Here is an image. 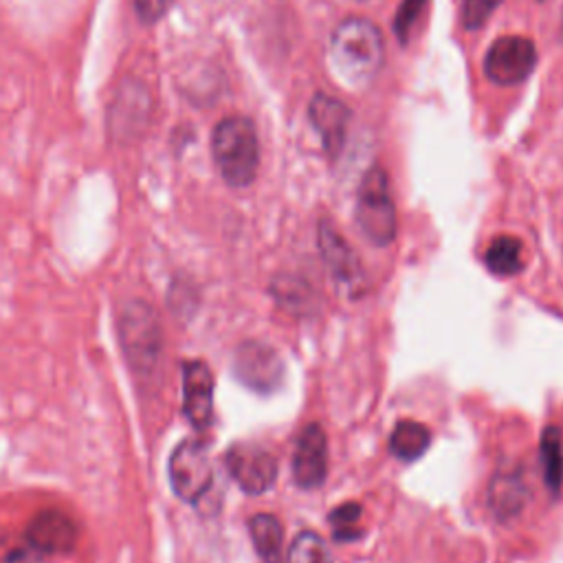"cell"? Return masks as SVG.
Instances as JSON below:
<instances>
[{"mask_svg":"<svg viewBox=\"0 0 563 563\" xmlns=\"http://www.w3.org/2000/svg\"><path fill=\"white\" fill-rule=\"evenodd\" d=\"M317 245L328 271L341 286H354L361 282V273H363L361 262L354 249L348 245V240L337 232V227L330 221L319 223Z\"/></svg>","mask_w":563,"mask_h":563,"instance_id":"13","label":"cell"},{"mask_svg":"<svg viewBox=\"0 0 563 563\" xmlns=\"http://www.w3.org/2000/svg\"><path fill=\"white\" fill-rule=\"evenodd\" d=\"M429 5V0H403L398 12L394 14V23H392V30H394V36L407 45L409 38H412V32L414 27L418 25V21L423 19L425 10Z\"/></svg>","mask_w":563,"mask_h":563,"instance_id":"21","label":"cell"},{"mask_svg":"<svg viewBox=\"0 0 563 563\" xmlns=\"http://www.w3.org/2000/svg\"><path fill=\"white\" fill-rule=\"evenodd\" d=\"M361 517V506L354 504V502H348V504H341L337 506L333 513H330V523L335 526V537L341 541V539H350L348 537V528L354 526Z\"/></svg>","mask_w":563,"mask_h":563,"instance_id":"23","label":"cell"},{"mask_svg":"<svg viewBox=\"0 0 563 563\" xmlns=\"http://www.w3.org/2000/svg\"><path fill=\"white\" fill-rule=\"evenodd\" d=\"M328 475V438L322 425L304 427L293 453V480L300 488H319Z\"/></svg>","mask_w":563,"mask_h":563,"instance_id":"10","label":"cell"},{"mask_svg":"<svg viewBox=\"0 0 563 563\" xmlns=\"http://www.w3.org/2000/svg\"><path fill=\"white\" fill-rule=\"evenodd\" d=\"M271 293L275 302L293 315H311L317 308L315 289L300 278L278 275L271 284Z\"/></svg>","mask_w":563,"mask_h":563,"instance_id":"16","label":"cell"},{"mask_svg":"<svg viewBox=\"0 0 563 563\" xmlns=\"http://www.w3.org/2000/svg\"><path fill=\"white\" fill-rule=\"evenodd\" d=\"M212 155L227 185L249 188L260 170V139L254 122L243 115L221 120L212 135Z\"/></svg>","mask_w":563,"mask_h":563,"instance_id":"2","label":"cell"},{"mask_svg":"<svg viewBox=\"0 0 563 563\" xmlns=\"http://www.w3.org/2000/svg\"><path fill=\"white\" fill-rule=\"evenodd\" d=\"M537 60V47L530 38L502 36L488 47L482 69L493 85L515 87L534 71Z\"/></svg>","mask_w":563,"mask_h":563,"instance_id":"6","label":"cell"},{"mask_svg":"<svg viewBox=\"0 0 563 563\" xmlns=\"http://www.w3.org/2000/svg\"><path fill=\"white\" fill-rule=\"evenodd\" d=\"M541 466H543V480L552 493H559L563 484V440L561 431L556 427H545L541 433Z\"/></svg>","mask_w":563,"mask_h":563,"instance_id":"19","label":"cell"},{"mask_svg":"<svg viewBox=\"0 0 563 563\" xmlns=\"http://www.w3.org/2000/svg\"><path fill=\"white\" fill-rule=\"evenodd\" d=\"M328 58L339 82L363 89L385 65V41L381 30L359 16L339 23L330 36Z\"/></svg>","mask_w":563,"mask_h":563,"instance_id":"1","label":"cell"},{"mask_svg":"<svg viewBox=\"0 0 563 563\" xmlns=\"http://www.w3.org/2000/svg\"><path fill=\"white\" fill-rule=\"evenodd\" d=\"M122 348L139 376H150L161 361V328L150 304L135 300L126 304L120 322Z\"/></svg>","mask_w":563,"mask_h":563,"instance_id":"4","label":"cell"},{"mask_svg":"<svg viewBox=\"0 0 563 563\" xmlns=\"http://www.w3.org/2000/svg\"><path fill=\"white\" fill-rule=\"evenodd\" d=\"M484 264L493 275L513 278L523 269V245L515 236H497L484 254Z\"/></svg>","mask_w":563,"mask_h":563,"instance_id":"18","label":"cell"},{"mask_svg":"<svg viewBox=\"0 0 563 563\" xmlns=\"http://www.w3.org/2000/svg\"><path fill=\"white\" fill-rule=\"evenodd\" d=\"M499 5L502 0H462V25L469 32L482 30Z\"/></svg>","mask_w":563,"mask_h":563,"instance_id":"22","label":"cell"},{"mask_svg":"<svg viewBox=\"0 0 563 563\" xmlns=\"http://www.w3.org/2000/svg\"><path fill=\"white\" fill-rule=\"evenodd\" d=\"M225 464L234 482L249 495L267 493L278 480V460L275 455L258 444H234Z\"/></svg>","mask_w":563,"mask_h":563,"instance_id":"7","label":"cell"},{"mask_svg":"<svg viewBox=\"0 0 563 563\" xmlns=\"http://www.w3.org/2000/svg\"><path fill=\"white\" fill-rule=\"evenodd\" d=\"M530 499V486L521 466L497 471L488 486V506L499 521L515 519Z\"/></svg>","mask_w":563,"mask_h":563,"instance_id":"14","label":"cell"},{"mask_svg":"<svg viewBox=\"0 0 563 563\" xmlns=\"http://www.w3.org/2000/svg\"><path fill=\"white\" fill-rule=\"evenodd\" d=\"M249 534L256 552L264 563H282L284 528L271 513H258L249 519Z\"/></svg>","mask_w":563,"mask_h":563,"instance_id":"15","label":"cell"},{"mask_svg":"<svg viewBox=\"0 0 563 563\" xmlns=\"http://www.w3.org/2000/svg\"><path fill=\"white\" fill-rule=\"evenodd\" d=\"M168 471L174 493L188 504L201 502L214 484V469L207 447L194 438L181 442L172 451Z\"/></svg>","mask_w":563,"mask_h":563,"instance_id":"5","label":"cell"},{"mask_svg":"<svg viewBox=\"0 0 563 563\" xmlns=\"http://www.w3.org/2000/svg\"><path fill=\"white\" fill-rule=\"evenodd\" d=\"M354 221L363 238L374 247H390L396 238L398 221H396V207L390 194V181L385 170L372 168L357 194V207H354Z\"/></svg>","mask_w":563,"mask_h":563,"instance_id":"3","label":"cell"},{"mask_svg":"<svg viewBox=\"0 0 563 563\" xmlns=\"http://www.w3.org/2000/svg\"><path fill=\"white\" fill-rule=\"evenodd\" d=\"M363 3H365V0H363Z\"/></svg>","mask_w":563,"mask_h":563,"instance_id":"25","label":"cell"},{"mask_svg":"<svg viewBox=\"0 0 563 563\" xmlns=\"http://www.w3.org/2000/svg\"><path fill=\"white\" fill-rule=\"evenodd\" d=\"M234 372L247 387L256 392H273L282 376H284V363L280 354L260 341H247L238 348Z\"/></svg>","mask_w":563,"mask_h":563,"instance_id":"9","label":"cell"},{"mask_svg":"<svg viewBox=\"0 0 563 563\" xmlns=\"http://www.w3.org/2000/svg\"><path fill=\"white\" fill-rule=\"evenodd\" d=\"M174 0H135V10L139 21L153 25L159 23L172 8Z\"/></svg>","mask_w":563,"mask_h":563,"instance_id":"24","label":"cell"},{"mask_svg":"<svg viewBox=\"0 0 563 563\" xmlns=\"http://www.w3.org/2000/svg\"><path fill=\"white\" fill-rule=\"evenodd\" d=\"M27 541L43 554H71L80 541V528L69 513L45 508L30 521Z\"/></svg>","mask_w":563,"mask_h":563,"instance_id":"8","label":"cell"},{"mask_svg":"<svg viewBox=\"0 0 563 563\" xmlns=\"http://www.w3.org/2000/svg\"><path fill=\"white\" fill-rule=\"evenodd\" d=\"M286 563H335V559L317 532L304 530L293 539Z\"/></svg>","mask_w":563,"mask_h":563,"instance_id":"20","label":"cell"},{"mask_svg":"<svg viewBox=\"0 0 563 563\" xmlns=\"http://www.w3.org/2000/svg\"><path fill=\"white\" fill-rule=\"evenodd\" d=\"M431 444V431L418 420H398L392 436L390 449L403 462L418 460Z\"/></svg>","mask_w":563,"mask_h":563,"instance_id":"17","label":"cell"},{"mask_svg":"<svg viewBox=\"0 0 563 563\" xmlns=\"http://www.w3.org/2000/svg\"><path fill=\"white\" fill-rule=\"evenodd\" d=\"M350 109L333 95L317 93L308 104V120L322 139V146L330 159H335L344 146L350 124Z\"/></svg>","mask_w":563,"mask_h":563,"instance_id":"11","label":"cell"},{"mask_svg":"<svg viewBox=\"0 0 563 563\" xmlns=\"http://www.w3.org/2000/svg\"><path fill=\"white\" fill-rule=\"evenodd\" d=\"M183 412L190 425L201 431L212 423L214 376L203 361H188L183 365Z\"/></svg>","mask_w":563,"mask_h":563,"instance_id":"12","label":"cell"}]
</instances>
